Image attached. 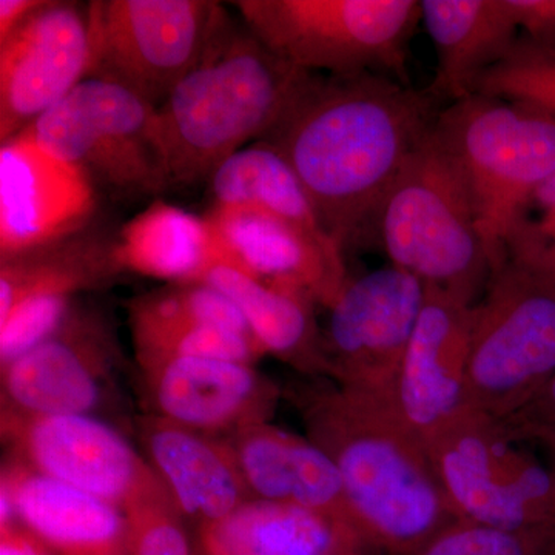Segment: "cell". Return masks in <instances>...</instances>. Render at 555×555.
<instances>
[{"mask_svg": "<svg viewBox=\"0 0 555 555\" xmlns=\"http://www.w3.org/2000/svg\"><path fill=\"white\" fill-rule=\"evenodd\" d=\"M229 264L248 275L302 288L331 309L349 278L345 254L257 208L214 206L206 215Z\"/></svg>", "mask_w": 555, "mask_h": 555, "instance_id": "obj_18", "label": "cell"}, {"mask_svg": "<svg viewBox=\"0 0 555 555\" xmlns=\"http://www.w3.org/2000/svg\"><path fill=\"white\" fill-rule=\"evenodd\" d=\"M372 547H369L360 537L350 534V532H338L335 537L334 545L327 551L326 555H369Z\"/></svg>", "mask_w": 555, "mask_h": 555, "instance_id": "obj_39", "label": "cell"}, {"mask_svg": "<svg viewBox=\"0 0 555 555\" xmlns=\"http://www.w3.org/2000/svg\"><path fill=\"white\" fill-rule=\"evenodd\" d=\"M0 555H56L20 521L0 525Z\"/></svg>", "mask_w": 555, "mask_h": 555, "instance_id": "obj_36", "label": "cell"}, {"mask_svg": "<svg viewBox=\"0 0 555 555\" xmlns=\"http://www.w3.org/2000/svg\"><path fill=\"white\" fill-rule=\"evenodd\" d=\"M203 281L238 306L266 356L291 364L301 374L326 375L323 331L318 328L312 295L291 284L248 275L230 264H215Z\"/></svg>", "mask_w": 555, "mask_h": 555, "instance_id": "obj_22", "label": "cell"}, {"mask_svg": "<svg viewBox=\"0 0 555 555\" xmlns=\"http://www.w3.org/2000/svg\"><path fill=\"white\" fill-rule=\"evenodd\" d=\"M308 438L337 466L357 534L389 555H415L455 520L426 447L389 398L332 382L284 390Z\"/></svg>", "mask_w": 555, "mask_h": 555, "instance_id": "obj_2", "label": "cell"}, {"mask_svg": "<svg viewBox=\"0 0 555 555\" xmlns=\"http://www.w3.org/2000/svg\"><path fill=\"white\" fill-rule=\"evenodd\" d=\"M555 375V248L526 218L473 308V411L506 420Z\"/></svg>", "mask_w": 555, "mask_h": 555, "instance_id": "obj_4", "label": "cell"}, {"mask_svg": "<svg viewBox=\"0 0 555 555\" xmlns=\"http://www.w3.org/2000/svg\"><path fill=\"white\" fill-rule=\"evenodd\" d=\"M243 24L270 51L323 75L375 73L411 86L409 46L420 0H236Z\"/></svg>", "mask_w": 555, "mask_h": 555, "instance_id": "obj_7", "label": "cell"}, {"mask_svg": "<svg viewBox=\"0 0 555 555\" xmlns=\"http://www.w3.org/2000/svg\"><path fill=\"white\" fill-rule=\"evenodd\" d=\"M425 295L422 281L392 264L347 281L323 328L326 377L389 398Z\"/></svg>", "mask_w": 555, "mask_h": 555, "instance_id": "obj_13", "label": "cell"}, {"mask_svg": "<svg viewBox=\"0 0 555 555\" xmlns=\"http://www.w3.org/2000/svg\"><path fill=\"white\" fill-rule=\"evenodd\" d=\"M199 532L204 555H326L341 531L301 507L250 500Z\"/></svg>", "mask_w": 555, "mask_h": 555, "instance_id": "obj_26", "label": "cell"}, {"mask_svg": "<svg viewBox=\"0 0 555 555\" xmlns=\"http://www.w3.org/2000/svg\"><path fill=\"white\" fill-rule=\"evenodd\" d=\"M500 420L473 411L426 444L456 520L503 529L555 526V474Z\"/></svg>", "mask_w": 555, "mask_h": 555, "instance_id": "obj_10", "label": "cell"}, {"mask_svg": "<svg viewBox=\"0 0 555 555\" xmlns=\"http://www.w3.org/2000/svg\"><path fill=\"white\" fill-rule=\"evenodd\" d=\"M137 363L171 357L211 358L257 364L266 356L254 338L190 320L129 323Z\"/></svg>", "mask_w": 555, "mask_h": 555, "instance_id": "obj_28", "label": "cell"}, {"mask_svg": "<svg viewBox=\"0 0 555 555\" xmlns=\"http://www.w3.org/2000/svg\"><path fill=\"white\" fill-rule=\"evenodd\" d=\"M444 107L429 87L415 90L375 73H310L261 141L291 164L346 251L375 233L387 192Z\"/></svg>", "mask_w": 555, "mask_h": 555, "instance_id": "obj_1", "label": "cell"}, {"mask_svg": "<svg viewBox=\"0 0 555 555\" xmlns=\"http://www.w3.org/2000/svg\"><path fill=\"white\" fill-rule=\"evenodd\" d=\"M122 363L112 318L76 301L53 335L0 366V409L94 416L107 404Z\"/></svg>", "mask_w": 555, "mask_h": 555, "instance_id": "obj_11", "label": "cell"}, {"mask_svg": "<svg viewBox=\"0 0 555 555\" xmlns=\"http://www.w3.org/2000/svg\"><path fill=\"white\" fill-rule=\"evenodd\" d=\"M43 2L46 0H0V40L9 38Z\"/></svg>", "mask_w": 555, "mask_h": 555, "instance_id": "obj_38", "label": "cell"}, {"mask_svg": "<svg viewBox=\"0 0 555 555\" xmlns=\"http://www.w3.org/2000/svg\"><path fill=\"white\" fill-rule=\"evenodd\" d=\"M87 9L46 0L0 40V141L17 137L87 78Z\"/></svg>", "mask_w": 555, "mask_h": 555, "instance_id": "obj_15", "label": "cell"}, {"mask_svg": "<svg viewBox=\"0 0 555 555\" xmlns=\"http://www.w3.org/2000/svg\"><path fill=\"white\" fill-rule=\"evenodd\" d=\"M126 514L130 555H190L181 514L167 492L139 500Z\"/></svg>", "mask_w": 555, "mask_h": 555, "instance_id": "obj_31", "label": "cell"}, {"mask_svg": "<svg viewBox=\"0 0 555 555\" xmlns=\"http://www.w3.org/2000/svg\"><path fill=\"white\" fill-rule=\"evenodd\" d=\"M0 492L22 526L56 555H130L126 511L9 459Z\"/></svg>", "mask_w": 555, "mask_h": 555, "instance_id": "obj_20", "label": "cell"}, {"mask_svg": "<svg viewBox=\"0 0 555 555\" xmlns=\"http://www.w3.org/2000/svg\"><path fill=\"white\" fill-rule=\"evenodd\" d=\"M436 133L465 178L492 266L555 171V122L517 102L476 93L447 105Z\"/></svg>", "mask_w": 555, "mask_h": 555, "instance_id": "obj_6", "label": "cell"}, {"mask_svg": "<svg viewBox=\"0 0 555 555\" xmlns=\"http://www.w3.org/2000/svg\"><path fill=\"white\" fill-rule=\"evenodd\" d=\"M98 189L86 173L22 134L0 147V258L91 225Z\"/></svg>", "mask_w": 555, "mask_h": 555, "instance_id": "obj_17", "label": "cell"}, {"mask_svg": "<svg viewBox=\"0 0 555 555\" xmlns=\"http://www.w3.org/2000/svg\"><path fill=\"white\" fill-rule=\"evenodd\" d=\"M422 22L437 53L429 90L449 105L474 94L520 36L506 0H420Z\"/></svg>", "mask_w": 555, "mask_h": 555, "instance_id": "obj_21", "label": "cell"}, {"mask_svg": "<svg viewBox=\"0 0 555 555\" xmlns=\"http://www.w3.org/2000/svg\"><path fill=\"white\" fill-rule=\"evenodd\" d=\"M116 246L124 272L169 284L201 283L215 264H229L207 217L159 199L119 230Z\"/></svg>", "mask_w": 555, "mask_h": 555, "instance_id": "obj_24", "label": "cell"}, {"mask_svg": "<svg viewBox=\"0 0 555 555\" xmlns=\"http://www.w3.org/2000/svg\"><path fill=\"white\" fill-rule=\"evenodd\" d=\"M225 14L208 0L91 2L87 78L116 83L158 108L203 60Z\"/></svg>", "mask_w": 555, "mask_h": 555, "instance_id": "obj_9", "label": "cell"}, {"mask_svg": "<svg viewBox=\"0 0 555 555\" xmlns=\"http://www.w3.org/2000/svg\"><path fill=\"white\" fill-rule=\"evenodd\" d=\"M134 427L145 460L182 518L196 521L203 529L250 502L222 438L152 414L138 416Z\"/></svg>", "mask_w": 555, "mask_h": 555, "instance_id": "obj_19", "label": "cell"}, {"mask_svg": "<svg viewBox=\"0 0 555 555\" xmlns=\"http://www.w3.org/2000/svg\"><path fill=\"white\" fill-rule=\"evenodd\" d=\"M190 320L254 338L246 318L224 292L208 283L178 284ZM257 341V339H255Z\"/></svg>", "mask_w": 555, "mask_h": 555, "instance_id": "obj_33", "label": "cell"}, {"mask_svg": "<svg viewBox=\"0 0 555 555\" xmlns=\"http://www.w3.org/2000/svg\"><path fill=\"white\" fill-rule=\"evenodd\" d=\"M21 134L118 198L170 190L156 108L107 80L83 79Z\"/></svg>", "mask_w": 555, "mask_h": 555, "instance_id": "obj_8", "label": "cell"}, {"mask_svg": "<svg viewBox=\"0 0 555 555\" xmlns=\"http://www.w3.org/2000/svg\"><path fill=\"white\" fill-rule=\"evenodd\" d=\"M506 5L524 38L555 50V0H506Z\"/></svg>", "mask_w": 555, "mask_h": 555, "instance_id": "obj_35", "label": "cell"}, {"mask_svg": "<svg viewBox=\"0 0 555 555\" xmlns=\"http://www.w3.org/2000/svg\"><path fill=\"white\" fill-rule=\"evenodd\" d=\"M138 367L147 414L211 437L270 422L284 393L255 364L171 357Z\"/></svg>", "mask_w": 555, "mask_h": 555, "instance_id": "obj_16", "label": "cell"}, {"mask_svg": "<svg viewBox=\"0 0 555 555\" xmlns=\"http://www.w3.org/2000/svg\"><path fill=\"white\" fill-rule=\"evenodd\" d=\"M415 555H555V526L503 529L455 518Z\"/></svg>", "mask_w": 555, "mask_h": 555, "instance_id": "obj_30", "label": "cell"}, {"mask_svg": "<svg viewBox=\"0 0 555 555\" xmlns=\"http://www.w3.org/2000/svg\"><path fill=\"white\" fill-rule=\"evenodd\" d=\"M532 204L539 210V219L534 221L537 228L555 248V171L537 190Z\"/></svg>", "mask_w": 555, "mask_h": 555, "instance_id": "obj_37", "label": "cell"}, {"mask_svg": "<svg viewBox=\"0 0 555 555\" xmlns=\"http://www.w3.org/2000/svg\"><path fill=\"white\" fill-rule=\"evenodd\" d=\"M120 273L116 236L93 225L0 258V320L27 299L76 298L108 287Z\"/></svg>", "mask_w": 555, "mask_h": 555, "instance_id": "obj_23", "label": "cell"}, {"mask_svg": "<svg viewBox=\"0 0 555 555\" xmlns=\"http://www.w3.org/2000/svg\"><path fill=\"white\" fill-rule=\"evenodd\" d=\"M476 93L517 102L555 122V50L520 36L505 60L477 80Z\"/></svg>", "mask_w": 555, "mask_h": 555, "instance_id": "obj_29", "label": "cell"}, {"mask_svg": "<svg viewBox=\"0 0 555 555\" xmlns=\"http://www.w3.org/2000/svg\"><path fill=\"white\" fill-rule=\"evenodd\" d=\"M535 441H540V443L545 444L547 451H550L551 456H553V465H551V469H553L555 474V436H543L537 438Z\"/></svg>", "mask_w": 555, "mask_h": 555, "instance_id": "obj_40", "label": "cell"}, {"mask_svg": "<svg viewBox=\"0 0 555 555\" xmlns=\"http://www.w3.org/2000/svg\"><path fill=\"white\" fill-rule=\"evenodd\" d=\"M500 422L518 441L555 436V375L520 411Z\"/></svg>", "mask_w": 555, "mask_h": 555, "instance_id": "obj_34", "label": "cell"}, {"mask_svg": "<svg viewBox=\"0 0 555 555\" xmlns=\"http://www.w3.org/2000/svg\"><path fill=\"white\" fill-rule=\"evenodd\" d=\"M208 185L214 206L257 208L302 230L324 246L339 248L324 229L291 164L268 142H255L230 156L208 179Z\"/></svg>", "mask_w": 555, "mask_h": 555, "instance_id": "obj_25", "label": "cell"}, {"mask_svg": "<svg viewBox=\"0 0 555 555\" xmlns=\"http://www.w3.org/2000/svg\"><path fill=\"white\" fill-rule=\"evenodd\" d=\"M473 308L465 299L426 287L389 401L423 444L473 412L469 393Z\"/></svg>", "mask_w": 555, "mask_h": 555, "instance_id": "obj_14", "label": "cell"}, {"mask_svg": "<svg viewBox=\"0 0 555 555\" xmlns=\"http://www.w3.org/2000/svg\"><path fill=\"white\" fill-rule=\"evenodd\" d=\"M251 500L297 506L308 474L309 440L272 423L222 437Z\"/></svg>", "mask_w": 555, "mask_h": 555, "instance_id": "obj_27", "label": "cell"}, {"mask_svg": "<svg viewBox=\"0 0 555 555\" xmlns=\"http://www.w3.org/2000/svg\"><path fill=\"white\" fill-rule=\"evenodd\" d=\"M309 75L225 14L203 60L156 108L170 189L208 182L248 141H261Z\"/></svg>", "mask_w": 555, "mask_h": 555, "instance_id": "obj_3", "label": "cell"}, {"mask_svg": "<svg viewBox=\"0 0 555 555\" xmlns=\"http://www.w3.org/2000/svg\"><path fill=\"white\" fill-rule=\"evenodd\" d=\"M75 302L76 298L69 297L31 298L11 310L0 320V366L53 335Z\"/></svg>", "mask_w": 555, "mask_h": 555, "instance_id": "obj_32", "label": "cell"}, {"mask_svg": "<svg viewBox=\"0 0 555 555\" xmlns=\"http://www.w3.org/2000/svg\"><path fill=\"white\" fill-rule=\"evenodd\" d=\"M0 434L9 459L122 511L167 492L145 456L98 416L0 409Z\"/></svg>", "mask_w": 555, "mask_h": 555, "instance_id": "obj_12", "label": "cell"}, {"mask_svg": "<svg viewBox=\"0 0 555 555\" xmlns=\"http://www.w3.org/2000/svg\"><path fill=\"white\" fill-rule=\"evenodd\" d=\"M390 264L423 286L476 305L491 264L469 190L436 133L420 144L387 192L375 221Z\"/></svg>", "mask_w": 555, "mask_h": 555, "instance_id": "obj_5", "label": "cell"}]
</instances>
